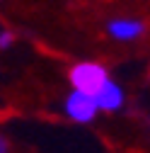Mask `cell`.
<instances>
[{
  "label": "cell",
  "instance_id": "3957f363",
  "mask_svg": "<svg viewBox=\"0 0 150 153\" xmlns=\"http://www.w3.org/2000/svg\"><path fill=\"white\" fill-rule=\"evenodd\" d=\"M145 32V22L136 20V17H116L107 25V34L116 42H136Z\"/></svg>",
  "mask_w": 150,
  "mask_h": 153
},
{
  "label": "cell",
  "instance_id": "7a4b0ae2",
  "mask_svg": "<svg viewBox=\"0 0 150 153\" xmlns=\"http://www.w3.org/2000/svg\"><path fill=\"white\" fill-rule=\"evenodd\" d=\"M63 112L68 119L78 122V124H90L99 114V107H97L95 97H90L85 92H78V90H70V95L63 102Z\"/></svg>",
  "mask_w": 150,
  "mask_h": 153
},
{
  "label": "cell",
  "instance_id": "5b68a950",
  "mask_svg": "<svg viewBox=\"0 0 150 153\" xmlns=\"http://www.w3.org/2000/svg\"><path fill=\"white\" fill-rule=\"evenodd\" d=\"M12 42H15V34L12 32H0V51H5V49H10L12 46Z\"/></svg>",
  "mask_w": 150,
  "mask_h": 153
},
{
  "label": "cell",
  "instance_id": "8992f818",
  "mask_svg": "<svg viewBox=\"0 0 150 153\" xmlns=\"http://www.w3.org/2000/svg\"><path fill=\"white\" fill-rule=\"evenodd\" d=\"M0 153H10V143H7V139L0 134Z\"/></svg>",
  "mask_w": 150,
  "mask_h": 153
},
{
  "label": "cell",
  "instance_id": "277c9868",
  "mask_svg": "<svg viewBox=\"0 0 150 153\" xmlns=\"http://www.w3.org/2000/svg\"><path fill=\"white\" fill-rule=\"evenodd\" d=\"M124 90H121V85L119 83H114V80H107L104 83V88L95 95V102H97V107H99V112H116V109H121V105H124Z\"/></svg>",
  "mask_w": 150,
  "mask_h": 153
},
{
  "label": "cell",
  "instance_id": "6da1fadb",
  "mask_svg": "<svg viewBox=\"0 0 150 153\" xmlns=\"http://www.w3.org/2000/svg\"><path fill=\"white\" fill-rule=\"evenodd\" d=\"M68 80L73 85V90L78 92H85L90 97L104 88V83L109 80V71L102 66V63H95V61H82V63H75L68 73Z\"/></svg>",
  "mask_w": 150,
  "mask_h": 153
}]
</instances>
